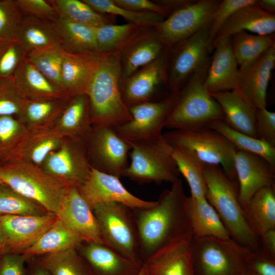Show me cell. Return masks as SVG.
I'll return each mask as SVG.
<instances>
[{
	"label": "cell",
	"instance_id": "6da1fadb",
	"mask_svg": "<svg viewBox=\"0 0 275 275\" xmlns=\"http://www.w3.org/2000/svg\"><path fill=\"white\" fill-rule=\"evenodd\" d=\"M186 198L179 178L161 193L153 206L132 209L144 263L167 247L193 238Z\"/></svg>",
	"mask_w": 275,
	"mask_h": 275
},
{
	"label": "cell",
	"instance_id": "7a4b0ae2",
	"mask_svg": "<svg viewBox=\"0 0 275 275\" xmlns=\"http://www.w3.org/2000/svg\"><path fill=\"white\" fill-rule=\"evenodd\" d=\"M122 71L118 54H102L98 68L86 94L89 101L92 125H103L115 128L131 118L120 90Z\"/></svg>",
	"mask_w": 275,
	"mask_h": 275
},
{
	"label": "cell",
	"instance_id": "3957f363",
	"mask_svg": "<svg viewBox=\"0 0 275 275\" xmlns=\"http://www.w3.org/2000/svg\"><path fill=\"white\" fill-rule=\"evenodd\" d=\"M203 173L207 186L206 198L217 212L230 237L253 251L260 249L259 238L244 216L235 180L230 179L217 166H205Z\"/></svg>",
	"mask_w": 275,
	"mask_h": 275
},
{
	"label": "cell",
	"instance_id": "277c9868",
	"mask_svg": "<svg viewBox=\"0 0 275 275\" xmlns=\"http://www.w3.org/2000/svg\"><path fill=\"white\" fill-rule=\"evenodd\" d=\"M174 149L184 152L203 166L220 167L231 179L236 177V147L223 134L207 127L172 129L162 133Z\"/></svg>",
	"mask_w": 275,
	"mask_h": 275
},
{
	"label": "cell",
	"instance_id": "5b68a950",
	"mask_svg": "<svg viewBox=\"0 0 275 275\" xmlns=\"http://www.w3.org/2000/svg\"><path fill=\"white\" fill-rule=\"evenodd\" d=\"M207 69L195 74L177 92L165 127L189 129L206 127L214 121L224 120L220 106L204 85Z\"/></svg>",
	"mask_w": 275,
	"mask_h": 275
},
{
	"label": "cell",
	"instance_id": "8992f818",
	"mask_svg": "<svg viewBox=\"0 0 275 275\" xmlns=\"http://www.w3.org/2000/svg\"><path fill=\"white\" fill-rule=\"evenodd\" d=\"M0 178L3 183L55 214L67 187L40 167L23 161L0 163Z\"/></svg>",
	"mask_w": 275,
	"mask_h": 275
},
{
	"label": "cell",
	"instance_id": "52a82bcc",
	"mask_svg": "<svg viewBox=\"0 0 275 275\" xmlns=\"http://www.w3.org/2000/svg\"><path fill=\"white\" fill-rule=\"evenodd\" d=\"M128 143L131 147V161L122 177L140 184L172 183L179 178L180 174L172 156V147L162 134L150 140Z\"/></svg>",
	"mask_w": 275,
	"mask_h": 275
},
{
	"label": "cell",
	"instance_id": "ba28073f",
	"mask_svg": "<svg viewBox=\"0 0 275 275\" xmlns=\"http://www.w3.org/2000/svg\"><path fill=\"white\" fill-rule=\"evenodd\" d=\"M195 275H242L253 251L231 238H193Z\"/></svg>",
	"mask_w": 275,
	"mask_h": 275
},
{
	"label": "cell",
	"instance_id": "9c48e42d",
	"mask_svg": "<svg viewBox=\"0 0 275 275\" xmlns=\"http://www.w3.org/2000/svg\"><path fill=\"white\" fill-rule=\"evenodd\" d=\"M103 244L121 256L143 266L139 234L132 209L120 203L98 205L92 209Z\"/></svg>",
	"mask_w": 275,
	"mask_h": 275
},
{
	"label": "cell",
	"instance_id": "30bf717a",
	"mask_svg": "<svg viewBox=\"0 0 275 275\" xmlns=\"http://www.w3.org/2000/svg\"><path fill=\"white\" fill-rule=\"evenodd\" d=\"M209 28L168 49L167 89L169 93H177L195 74L208 69L212 54L209 47Z\"/></svg>",
	"mask_w": 275,
	"mask_h": 275
},
{
	"label": "cell",
	"instance_id": "8fae6325",
	"mask_svg": "<svg viewBox=\"0 0 275 275\" xmlns=\"http://www.w3.org/2000/svg\"><path fill=\"white\" fill-rule=\"evenodd\" d=\"M221 0H194L172 12L154 28L165 46L172 48L209 27Z\"/></svg>",
	"mask_w": 275,
	"mask_h": 275
},
{
	"label": "cell",
	"instance_id": "7c38bea8",
	"mask_svg": "<svg viewBox=\"0 0 275 275\" xmlns=\"http://www.w3.org/2000/svg\"><path fill=\"white\" fill-rule=\"evenodd\" d=\"M85 146L92 168L119 178L128 166L131 146L110 126L92 125Z\"/></svg>",
	"mask_w": 275,
	"mask_h": 275
},
{
	"label": "cell",
	"instance_id": "4fadbf2b",
	"mask_svg": "<svg viewBox=\"0 0 275 275\" xmlns=\"http://www.w3.org/2000/svg\"><path fill=\"white\" fill-rule=\"evenodd\" d=\"M177 93H169L161 99L139 103L129 107L131 119L113 128L128 142H138L155 139L162 134L175 103Z\"/></svg>",
	"mask_w": 275,
	"mask_h": 275
},
{
	"label": "cell",
	"instance_id": "5bb4252c",
	"mask_svg": "<svg viewBox=\"0 0 275 275\" xmlns=\"http://www.w3.org/2000/svg\"><path fill=\"white\" fill-rule=\"evenodd\" d=\"M40 167L65 186L77 188L92 169L85 142L69 138L49 154Z\"/></svg>",
	"mask_w": 275,
	"mask_h": 275
},
{
	"label": "cell",
	"instance_id": "9a60e30c",
	"mask_svg": "<svg viewBox=\"0 0 275 275\" xmlns=\"http://www.w3.org/2000/svg\"><path fill=\"white\" fill-rule=\"evenodd\" d=\"M57 219L56 214L50 212L40 215L0 216L3 254H22L36 242Z\"/></svg>",
	"mask_w": 275,
	"mask_h": 275
},
{
	"label": "cell",
	"instance_id": "2e32d148",
	"mask_svg": "<svg viewBox=\"0 0 275 275\" xmlns=\"http://www.w3.org/2000/svg\"><path fill=\"white\" fill-rule=\"evenodd\" d=\"M78 190L91 208L110 202L123 204L132 209L148 208L156 201L142 200L130 193L122 184L120 178L92 167L90 174Z\"/></svg>",
	"mask_w": 275,
	"mask_h": 275
},
{
	"label": "cell",
	"instance_id": "e0dca14e",
	"mask_svg": "<svg viewBox=\"0 0 275 275\" xmlns=\"http://www.w3.org/2000/svg\"><path fill=\"white\" fill-rule=\"evenodd\" d=\"M167 49L154 28H137L115 51L120 58L121 80L156 60Z\"/></svg>",
	"mask_w": 275,
	"mask_h": 275
},
{
	"label": "cell",
	"instance_id": "ac0fdd59",
	"mask_svg": "<svg viewBox=\"0 0 275 275\" xmlns=\"http://www.w3.org/2000/svg\"><path fill=\"white\" fill-rule=\"evenodd\" d=\"M168 50V48L156 60L121 80L122 97L128 107L153 101L162 88L167 89Z\"/></svg>",
	"mask_w": 275,
	"mask_h": 275
},
{
	"label": "cell",
	"instance_id": "d6986e66",
	"mask_svg": "<svg viewBox=\"0 0 275 275\" xmlns=\"http://www.w3.org/2000/svg\"><path fill=\"white\" fill-rule=\"evenodd\" d=\"M56 214L84 241L103 243L92 209L77 187H66Z\"/></svg>",
	"mask_w": 275,
	"mask_h": 275
},
{
	"label": "cell",
	"instance_id": "ffe728a7",
	"mask_svg": "<svg viewBox=\"0 0 275 275\" xmlns=\"http://www.w3.org/2000/svg\"><path fill=\"white\" fill-rule=\"evenodd\" d=\"M275 66V47L238 68V92L255 109L266 107V95Z\"/></svg>",
	"mask_w": 275,
	"mask_h": 275
},
{
	"label": "cell",
	"instance_id": "44dd1931",
	"mask_svg": "<svg viewBox=\"0 0 275 275\" xmlns=\"http://www.w3.org/2000/svg\"><path fill=\"white\" fill-rule=\"evenodd\" d=\"M234 166L239 182L238 199L242 207L260 189L275 186V168L263 157L237 150Z\"/></svg>",
	"mask_w": 275,
	"mask_h": 275
},
{
	"label": "cell",
	"instance_id": "7402d4cb",
	"mask_svg": "<svg viewBox=\"0 0 275 275\" xmlns=\"http://www.w3.org/2000/svg\"><path fill=\"white\" fill-rule=\"evenodd\" d=\"M66 139L52 127L28 130L17 144L0 159L1 163L23 161L40 167L49 154L58 149Z\"/></svg>",
	"mask_w": 275,
	"mask_h": 275
},
{
	"label": "cell",
	"instance_id": "603a6c76",
	"mask_svg": "<svg viewBox=\"0 0 275 275\" xmlns=\"http://www.w3.org/2000/svg\"><path fill=\"white\" fill-rule=\"evenodd\" d=\"M238 64L234 56L231 37L221 40L211 54L204 80L209 93L228 91H238Z\"/></svg>",
	"mask_w": 275,
	"mask_h": 275
},
{
	"label": "cell",
	"instance_id": "cb8c5ba5",
	"mask_svg": "<svg viewBox=\"0 0 275 275\" xmlns=\"http://www.w3.org/2000/svg\"><path fill=\"white\" fill-rule=\"evenodd\" d=\"M76 249L91 275H138L143 266L103 243L84 241Z\"/></svg>",
	"mask_w": 275,
	"mask_h": 275
},
{
	"label": "cell",
	"instance_id": "d4e9b609",
	"mask_svg": "<svg viewBox=\"0 0 275 275\" xmlns=\"http://www.w3.org/2000/svg\"><path fill=\"white\" fill-rule=\"evenodd\" d=\"M102 54L66 51L62 67V90L69 98L86 94L100 65Z\"/></svg>",
	"mask_w": 275,
	"mask_h": 275
},
{
	"label": "cell",
	"instance_id": "484cf974",
	"mask_svg": "<svg viewBox=\"0 0 275 275\" xmlns=\"http://www.w3.org/2000/svg\"><path fill=\"white\" fill-rule=\"evenodd\" d=\"M242 31L259 35L274 34L275 15L264 12L256 4V2L238 9L217 32L211 45V52L221 40Z\"/></svg>",
	"mask_w": 275,
	"mask_h": 275
},
{
	"label": "cell",
	"instance_id": "4316f807",
	"mask_svg": "<svg viewBox=\"0 0 275 275\" xmlns=\"http://www.w3.org/2000/svg\"><path fill=\"white\" fill-rule=\"evenodd\" d=\"M192 239L174 243L146 261L143 265L148 275H195Z\"/></svg>",
	"mask_w": 275,
	"mask_h": 275
},
{
	"label": "cell",
	"instance_id": "83f0119b",
	"mask_svg": "<svg viewBox=\"0 0 275 275\" xmlns=\"http://www.w3.org/2000/svg\"><path fill=\"white\" fill-rule=\"evenodd\" d=\"M14 39L25 57L33 52L61 45L56 22L31 16H23Z\"/></svg>",
	"mask_w": 275,
	"mask_h": 275
},
{
	"label": "cell",
	"instance_id": "f1b7e54d",
	"mask_svg": "<svg viewBox=\"0 0 275 275\" xmlns=\"http://www.w3.org/2000/svg\"><path fill=\"white\" fill-rule=\"evenodd\" d=\"M210 94L220 106L224 121L228 126L238 132L257 138L256 109L237 91Z\"/></svg>",
	"mask_w": 275,
	"mask_h": 275
},
{
	"label": "cell",
	"instance_id": "f546056e",
	"mask_svg": "<svg viewBox=\"0 0 275 275\" xmlns=\"http://www.w3.org/2000/svg\"><path fill=\"white\" fill-rule=\"evenodd\" d=\"M19 92L25 99L70 98L39 71L25 57L13 74Z\"/></svg>",
	"mask_w": 275,
	"mask_h": 275
},
{
	"label": "cell",
	"instance_id": "4dcf8cb0",
	"mask_svg": "<svg viewBox=\"0 0 275 275\" xmlns=\"http://www.w3.org/2000/svg\"><path fill=\"white\" fill-rule=\"evenodd\" d=\"M52 127L66 138L85 142L92 127L86 94L71 97Z\"/></svg>",
	"mask_w": 275,
	"mask_h": 275
},
{
	"label": "cell",
	"instance_id": "1f68e13d",
	"mask_svg": "<svg viewBox=\"0 0 275 275\" xmlns=\"http://www.w3.org/2000/svg\"><path fill=\"white\" fill-rule=\"evenodd\" d=\"M187 209L191 224L193 238L214 237L230 238L229 233L219 215L206 198L187 197Z\"/></svg>",
	"mask_w": 275,
	"mask_h": 275
},
{
	"label": "cell",
	"instance_id": "d6a6232c",
	"mask_svg": "<svg viewBox=\"0 0 275 275\" xmlns=\"http://www.w3.org/2000/svg\"><path fill=\"white\" fill-rule=\"evenodd\" d=\"M250 227L259 238L266 231L275 228V186L263 187L242 207Z\"/></svg>",
	"mask_w": 275,
	"mask_h": 275
},
{
	"label": "cell",
	"instance_id": "836d02e7",
	"mask_svg": "<svg viewBox=\"0 0 275 275\" xmlns=\"http://www.w3.org/2000/svg\"><path fill=\"white\" fill-rule=\"evenodd\" d=\"M70 98L25 99L17 118L28 130L51 127Z\"/></svg>",
	"mask_w": 275,
	"mask_h": 275
},
{
	"label": "cell",
	"instance_id": "e575fe53",
	"mask_svg": "<svg viewBox=\"0 0 275 275\" xmlns=\"http://www.w3.org/2000/svg\"><path fill=\"white\" fill-rule=\"evenodd\" d=\"M84 240L58 218L36 242L22 254L29 258L77 248Z\"/></svg>",
	"mask_w": 275,
	"mask_h": 275
},
{
	"label": "cell",
	"instance_id": "d590c367",
	"mask_svg": "<svg viewBox=\"0 0 275 275\" xmlns=\"http://www.w3.org/2000/svg\"><path fill=\"white\" fill-rule=\"evenodd\" d=\"M56 23L61 45L66 51L74 53H98L96 28L73 22L60 16Z\"/></svg>",
	"mask_w": 275,
	"mask_h": 275
},
{
	"label": "cell",
	"instance_id": "8d00e7d4",
	"mask_svg": "<svg viewBox=\"0 0 275 275\" xmlns=\"http://www.w3.org/2000/svg\"><path fill=\"white\" fill-rule=\"evenodd\" d=\"M231 46L238 65L241 67L275 47V35L251 34L242 31L231 36Z\"/></svg>",
	"mask_w": 275,
	"mask_h": 275
},
{
	"label": "cell",
	"instance_id": "74e56055",
	"mask_svg": "<svg viewBox=\"0 0 275 275\" xmlns=\"http://www.w3.org/2000/svg\"><path fill=\"white\" fill-rule=\"evenodd\" d=\"M216 130L225 136L237 149L257 154L265 159L275 168V146L231 128L224 120H216L207 126Z\"/></svg>",
	"mask_w": 275,
	"mask_h": 275
},
{
	"label": "cell",
	"instance_id": "f35d334b",
	"mask_svg": "<svg viewBox=\"0 0 275 275\" xmlns=\"http://www.w3.org/2000/svg\"><path fill=\"white\" fill-rule=\"evenodd\" d=\"M49 1L54 7L59 16L67 20L94 28L113 24L114 15L98 13L82 0Z\"/></svg>",
	"mask_w": 275,
	"mask_h": 275
},
{
	"label": "cell",
	"instance_id": "ab89813d",
	"mask_svg": "<svg viewBox=\"0 0 275 275\" xmlns=\"http://www.w3.org/2000/svg\"><path fill=\"white\" fill-rule=\"evenodd\" d=\"M44 256L39 264L50 275H91L76 248Z\"/></svg>",
	"mask_w": 275,
	"mask_h": 275
},
{
	"label": "cell",
	"instance_id": "60d3db41",
	"mask_svg": "<svg viewBox=\"0 0 275 275\" xmlns=\"http://www.w3.org/2000/svg\"><path fill=\"white\" fill-rule=\"evenodd\" d=\"M96 12L122 17L128 23L141 28H154L166 18L163 16L152 12H137L121 7L113 0H82Z\"/></svg>",
	"mask_w": 275,
	"mask_h": 275
},
{
	"label": "cell",
	"instance_id": "b9f144b4",
	"mask_svg": "<svg viewBox=\"0 0 275 275\" xmlns=\"http://www.w3.org/2000/svg\"><path fill=\"white\" fill-rule=\"evenodd\" d=\"M65 52L62 45H59L33 52L26 58L48 79L62 90L61 73Z\"/></svg>",
	"mask_w": 275,
	"mask_h": 275
},
{
	"label": "cell",
	"instance_id": "7bdbcfd3",
	"mask_svg": "<svg viewBox=\"0 0 275 275\" xmlns=\"http://www.w3.org/2000/svg\"><path fill=\"white\" fill-rule=\"evenodd\" d=\"M172 149L173 157L180 174L189 185L190 196L196 199L206 198L207 186L203 173L204 166L184 152Z\"/></svg>",
	"mask_w": 275,
	"mask_h": 275
},
{
	"label": "cell",
	"instance_id": "ee69618b",
	"mask_svg": "<svg viewBox=\"0 0 275 275\" xmlns=\"http://www.w3.org/2000/svg\"><path fill=\"white\" fill-rule=\"evenodd\" d=\"M48 212L41 206L20 195L8 185L0 184V216L40 215Z\"/></svg>",
	"mask_w": 275,
	"mask_h": 275
},
{
	"label": "cell",
	"instance_id": "f6af8a7d",
	"mask_svg": "<svg viewBox=\"0 0 275 275\" xmlns=\"http://www.w3.org/2000/svg\"><path fill=\"white\" fill-rule=\"evenodd\" d=\"M133 23L105 24L95 28L98 52L105 54L116 51L119 46L137 29Z\"/></svg>",
	"mask_w": 275,
	"mask_h": 275
},
{
	"label": "cell",
	"instance_id": "bcb514c9",
	"mask_svg": "<svg viewBox=\"0 0 275 275\" xmlns=\"http://www.w3.org/2000/svg\"><path fill=\"white\" fill-rule=\"evenodd\" d=\"M28 131L17 117L0 116V159L17 144Z\"/></svg>",
	"mask_w": 275,
	"mask_h": 275
},
{
	"label": "cell",
	"instance_id": "7dc6e473",
	"mask_svg": "<svg viewBox=\"0 0 275 275\" xmlns=\"http://www.w3.org/2000/svg\"><path fill=\"white\" fill-rule=\"evenodd\" d=\"M25 100L17 90L12 76L0 78V116L17 117Z\"/></svg>",
	"mask_w": 275,
	"mask_h": 275
},
{
	"label": "cell",
	"instance_id": "c3c4849f",
	"mask_svg": "<svg viewBox=\"0 0 275 275\" xmlns=\"http://www.w3.org/2000/svg\"><path fill=\"white\" fill-rule=\"evenodd\" d=\"M25 58L16 40H0V78L12 76Z\"/></svg>",
	"mask_w": 275,
	"mask_h": 275
},
{
	"label": "cell",
	"instance_id": "681fc988",
	"mask_svg": "<svg viewBox=\"0 0 275 275\" xmlns=\"http://www.w3.org/2000/svg\"><path fill=\"white\" fill-rule=\"evenodd\" d=\"M23 17L15 0H0V40L14 39Z\"/></svg>",
	"mask_w": 275,
	"mask_h": 275
},
{
	"label": "cell",
	"instance_id": "f907efd6",
	"mask_svg": "<svg viewBox=\"0 0 275 275\" xmlns=\"http://www.w3.org/2000/svg\"><path fill=\"white\" fill-rule=\"evenodd\" d=\"M256 0H223L214 11L209 28V47L210 52L212 42L217 32L230 17L238 9L255 3Z\"/></svg>",
	"mask_w": 275,
	"mask_h": 275
},
{
	"label": "cell",
	"instance_id": "816d5d0a",
	"mask_svg": "<svg viewBox=\"0 0 275 275\" xmlns=\"http://www.w3.org/2000/svg\"><path fill=\"white\" fill-rule=\"evenodd\" d=\"M16 4L24 16L56 22L59 15L49 1L15 0Z\"/></svg>",
	"mask_w": 275,
	"mask_h": 275
},
{
	"label": "cell",
	"instance_id": "f5cc1de1",
	"mask_svg": "<svg viewBox=\"0 0 275 275\" xmlns=\"http://www.w3.org/2000/svg\"><path fill=\"white\" fill-rule=\"evenodd\" d=\"M257 138L275 146V113L266 107L256 109Z\"/></svg>",
	"mask_w": 275,
	"mask_h": 275
},
{
	"label": "cell",
	"instance_id": "db71d44e",
	"mask_svg": "<svg viewBox=\"0 0 275 275\" xmlns=\"http://www.w3.org/2000/svg\"><path fill=\"white\" fill-rule=\"evenodd\" d=\"M23 254H4L0 257V275H26Z\"/></svg>",
	"mask_w": 275,
	"mask_h": 275
},
{
	"label": "cell",
	"instance_id": "11a10c76",
	"mask_svg": "<svg viewBox=\"0 0 275 275\" xmlns=\"http://www.w3.org/2000/svg\"><path fill=\"white\" fill-rule=\"evenodd\" d=\"M247 268L256 275H275V259L268 256L260 249L253 251Z\"/></svg>",
	"mask_w": 275,
	"mask_h": 275
},
{
	"label": "cell",
	"instance_id": "9f6ffc18",
	"mask_svg": "<svg viewBox=\"0 0 275 275\" xmlns=\"http://www.w3.org/2000/svg\"><path fill=\"white\" fill-rule=\"evenodd\" d=\"M117 5L123 8L137 12H152L167 17V11L156 2L149 0H113Z\"/></svg>",
	"mask_w": 275,
	"mask_h": 275
},
{
	"label": "cell",
	"instance_id": "6f0895ef",
	"mask_svg": "<svg viewBox=\"0 0 275 275\" xmlns=\"http://www.w3.org/2000/svg\"><path fill=\"white\" fill-rule=\"evenodd\" d=\"M260 250L265 254L275 259V228L269 229L259 237Z\"/></svg>",
	"mask_w": 275,
	"mask_h": 275
},
{
	"label": "cell",
	"instance_id": "680465c9",
	"mask_svg": "<svg viewBox=\"0 0 275 275\" xmlns=\"http://www.w3.org/2000/svg\"><path fill=\"white\" fill-rule=\"evenodd\" d=\"M194 0H162L157 1V3L165 9L169 15L173 11L179 9Z\"/></svg>",
	"mask_w": 275,
	"mask_h": 275
},
{
	"label": "cell",
	"instance_id": "91938a15",
	"mask_svg": "<svg viewBox=\"0 0 275 275\" xmlns=\"http://www.w3.org/2000/svg\"><path fill=\"white\" fill-rule=\"evenodd\" d=\"M256 4L264 12L275 15L274 0H256Z\"/></svg>",
	"mask_w": 275,
	"mask_h": 275
},
{
	"label": "cell",
	"instance_id": "94428289",
	"mask_svg": "<svg viewBox=\"0 0 275 275\" xmlns=\"http://www.w3.org/2000/svg\"><path fill=\"white\" fill-rule=\"evenodd\" d=\"M30 275H50L48 272L40 264L32 271Z\"/></svg>",
	"mask_w": 275,
	"mask_h": 275
},
{
	"label": "cell",
	"instance_id": "6125c7cd",
	"mask_svg": "<svg viewBox=\"0 0 275 275\" xmlns=\"http://www.w3.org/2000/svg\"><path fill=\"white\" fill-rule=\"evenodd\" d=\"M138 275H148L147 271L144 265H143Z\"/></svg>",
	"mask_w": 275,
	"mask_h": 275
},
{
	"label": "cell",
	"instance_id": "be15d7a7",
	"mask_svg": "<svg viewBox=\"0 0 275 275\" xmlns=\"http://www.w3.org/2000/svg\"><path fill=\"white\" fill-rule=\"evenodd\" d=\"M242 275H256L253 272L247 268Z\"/></svg>",
	"mask_w": 275,
	"mask_h": 275
},
{
	"label": "cell",
	"instance_id": "e7e4bbea",
	"mask_svg": "<svg viewBox=\"0 0 275 275\" xmlns=\"http://www.w3.org/2000/svg\"><path fill=\"white\" fill-rule=\"evenodd\" d=\"M3 254V249H2V242L0 237V256L2 255Z\"/></svg>",
	"mask_w": 275,
	"mask_h": 275
},
{
	"label": "cell",
	"instance_id": "03108f58",
	"mask_svg": "<svg viewBox=\"0 0 275 275\" xmlns=\"http://www.w3.org/2000/svg\"><path fill=\"white\" fill-rule=\"evenodd\" d=\"M2 183H3V182L2 181L1 179V178H0V184H2Z\"/></svg>",
	"mask_w": 275,
	"mask_h": 275
},
{
	"label": "cell",
	"instance_id": "003e7915",
	"mask_svg": "<svg viewBox=\"0 0 275 275\" xmlns=\"http://www.w3.org/2000/svg\"><path fill=\"white\" fill-rule=\"evenodd\" d=\"M0 257H1V256H0Z\"/></svg>",
	"mask_w": 275,
	"mask_h": 275
}]
</instances>
